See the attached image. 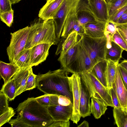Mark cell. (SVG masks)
<instances>
[{
	"mask_svg": "<svg viewBox=\"0 0 127 127\" xmlns=\"http://www.w3.org/2000/svg\"><path fill=\"white\" fill-rule=\"evenodd\" d=\"M68 72L64 69L49 70L37 75V88L45 94L65 96L73 105V93L68 78Z\"/></svg>",
	"mask_w": 127,
	"mask_h": 127,
	"instance_id": "6da1fadb",
	"label": "cell"
},
{
	"mask_svg": "<svg viewBox=\"0 0 127 127\" xmlns=\"http://www.w3.org/2000/svg\"><path fill=\"white\" fill-rule=\"evenodd\" d=\"M17 117L30 127H48L54 121L47 107L40 104L35 98H28L17 108Z\"/></svg>",
	"mask_w": 127,
	"mask_h": 127,
	"instance_id": "7a4b0ae2",
	"label": "cell"
},
{
	"mask_svg": "<svg viewBox=\"0 0 127 127\" xmlns=\"http://www.w3.org/2000/svg\"><path fill=\"white\" fill-rule=\"evenodd\" d=\"M57 36L53 19L43 21L40 18L35 20L30 26V30L25 49H30L37 44L46 43L57 45Z\"/></svg>",
	"mask_w": 127,
	"mask_h": 127,
	"instance_id": "3957f363",
	"label": "cell"
},
{
	"mask_svg": "<svg viewBox=\"0 0 127 127\" xmlns=\"http://www.w3.org/2000/svg\"><path fill=\"white\" fill-rule=\"evenodd\" d=\"M91 97L103 101L107 106H114L109 89L105 87L91 71L80 74Z\"/></svg>",
	"mask_w": 127,
	"mask_h": 127,
	"instance_id": "277c9868",
	"label": "cell"
},
{
	"mask_svg": "<svg viewBox=\"0 0 127 127\" xmlns=\"http://www.w3.org/2000/svg\"><path fill=\"white\" fill-rule=\"evenodd\" d=\"M107 39L105 35L99 38H93L85 34L82 36L83 45L94 66L105 59Z\"/></svg>",
	"mask_w": 127,
	"mask_h": 127,
	"instance_id": "5b68a950",
	"label": "cell"
},
{
	"mask_svg": "<svg viewBox=\"0 0 127 127\" xmlns=\"http://www.w3.org/2000/svg\"><path fill=\"white\" fill-rule=\"evenodd\" d=\"M29 30L30 27L27 26L10 33V42L6 49L10 63L15 64L19 54L25 49Z\"/></svg>",
	"mask_w": 127,
	"mask_h": 127,
	"instance_id": "8992f818",
	"label": "cell"
},
{
	"mask_svg": "<svg viewBox=\"0 0 127 127\" xmlns=\"http://www.w3.org/2000/svg\"><path fill=\"white\" fill-rule=\"evenodd\" d=\"M82 39V36L79 39L80 45L78 56L66 70L69 72L80 74L91 71L94 66L88 54L83 47Z\"/></svg>",
	"mask_w": 127,
	"mask_h": 127,
	"instance_id": "52a82bcc",
	"label": "cell"
},
{
	"mask_svg": "<svg viewBox=\"0 0 127 127\" xmlns=\"http://www.w3.org/2000/svg\"><path fill=\"white\" fill-rule=\"evenodd\" d=\"M73 93V112L71 120L77 124L81 117L79 111L81 76L80 74L73 73L68 77Z\"/></svg>",
	"mask_w": 127,
	"mask_h": 127,
	"instance_id": "ba28073f",
	"label": "cell"
},
{
	"mask_svg": "<svg viewBox=\"0 0 127 127\" xmlns=\"http://www.w3.org/2000/svg\"><path fill=\"white\" fill-rule=\"evenodd\" d=\"M78 21L83 27L90 23L98 20L92 12L87 0H80L76 10Z\"/></svg>",
	"mask_w": 127,
	"mask_h": 127,
	"instance_id": "9c48e42d",
	"label": "cell"
},
{
	"mask_svg": "<svg viewBox=\"0 0 127 127\" xmlns=\"http://www.w3.org/2000/svg\"><path fill=\"white\" fill-rule=\"evenodd\" d=\"M72 0H64L60 7L53 18L56 35L59 40L63 26L69 11Z\"/></svg>",
	"mask_w": 127,
	"mask_h": 127,
	"instance_id": "30bf717a",
	"label": "cell"
},
{
	"mask_svg": "<svg viewBox=\"0 0 127 127\" xmlns=\"http://www.w3.org/2000/svg\"><path fill=\"white\" fill-rule=\"evenodd\" d=\"M73 108L72 104L66 106L58 105L47 107L49 114L55 121H69L72 116Z\"/></svg>",
	"mask_w": 127,
	"mask_h": 127,
	"instance_id": "8fae6325",
	"label": "cell"
},
{
	"mask_svg": "<svg viewBox=\"0 0 127 127\" xmlns=\"http://www.w3.org/2000/svg\"><path fill=\"white\" fill-rule=\"evenodd\" d=\"M52 45L46 43L40 44L31 48V66H36L45 61L49 55Z\"/></svg>",
	"mask_w": 127,
	"mask_h": 127,
	"instance_id": "7c38bea8",
	"label": "cell"
},
{
	"mask_svg": "<svg viewBox=\"0 0 127 127\" xmlns=\"http://www.w3.org/2000/svg\"><path fill=\"white\" fill-rule=\"evenodd\" d=\"M92 12L99 20L107 22L109 20L108 4L105 0H87Z\"/></svg>",
	"mask_w": 127,
	"mask_h": 127,
	"instance_id": "4fadbf2b",
	"label": "cell"
},
{
	"mask_svg": "<svg viewBox=\"0 0 127 127\" xmlns=\"http://www.w3.org/2000/svg\"><path fill=\"white\" fill-rule=\"evenodd\" d=\"M64 0H47L46 4L40 9L38 17L44 21L53 19Z\"/></svg>",
	"mask_w": 127,
	"mask_h": 127,
	"instance_id": "5bb4252c",
	"label": "cell"
},
{
	"mask_svg": "<svg viewBox=\"0 0 127 127\" xmlns=\"http://www.w3.org/2000/svg\"><path fill=\"white\" fill-rule=\"evenodd\" d=\"M80 91L79 111L81 117L84 118L90 116L91 113L90 103L91 96L81 77Z\"/></svg>",
	"mask_w": 127,
	"mask_h": 127,
	"instance_id": "9a60e30c",
	"label": "cell"
},
{
	"mask_svg": "<svg viewBox=\"0 0 127 127\" xmlns=\"http://www.w3.org/2000/svg\"><path fill=\"white\" fill-rule=\"evenodd\" d=\"M114 85L121 108L127 110V89L123 82L118 65L116 68Z\"/></svg>",
	"mask_w": 127,
	"mask_h": 127,
	"instance_id": "2e32d148",
	"label": "cell"
},
{
	"mask_svg": "<svg viewBox=\"0 0 127 127\" xmlns=\"http://www.w3.org/2000/svg\"><path fill=\"white\" fill-rule=\"evenodd\" d=\"M106 22L98 20L86 24L83 27L85 34L93 38L104 36Z\"/></svg>",
	"mask_w": 127,
	"mask_h": 127,
	"instance_id": "e0dca14e",
	"label": "cell"
},
{
	"mask_svg": "<svg viewBox=\"0 0 127 127\" xmlns=\"http://www.w3.org/2000/svg\"><path fill=\"white\" fill-rule=\"evenodd\" d=\"M80 45L79 39L78 42L69 49L65 54L60 56L58 60L62 67L66 70L74 62L79 54Z\"/></svg>",
	"mask_w": 127,
	"mask_h": 127,
	"instance_id": "ac0fdd59",
	"label": "cell"
},
{
	"mask_svg": "<svg viewBox=\"0 0 127 127\" xmlns=\"http://www.w3.org/2000/svg\"><path fill=\"white\" fill-rule=\"evenodd\" d=\"M30 67L20 69L12 78L14 80L16 89V97L25 91Z\"/></svg>",
	"mask_w": 127,
	"mask_h": 127,
	"instance_id": "d6986e66",
	"label": "cell"
},
{
	"mask_svg": "<svg viewBox=\"0 0 127 127\" xmlns=\"http://www.w3.org/2000/svg\"><path fill=\"white\" fill-rule=\"evenodd\" d=\"M77 7L72 6L69 9L65 21L61 35V37L65 39L73 30L76 21L77 20L76 15Z\"/></svg>",
	"mask_w": 127,
	"mask_h": 127,
	"instance_id": "ffe728a7",
	"label": "cell"
},
{
	"mask_svg": "<svg viewBox=\"0 0 127 127\" xmlns=\"http://www.w3.org/2000/svg\"><path fill=\"white\" fill-rule=\"evenodd\" d=\"M20 69V67L15 64L7 63L0 61V75L3 80V84H6Z\"/></svg>",
	"mask_w": 127,
	"mask_h": 127,
	"instance_id": "44dd1931",
	"label": "cell"
},
{
	"mask_svg": "<svg viewBox=\"0 0 127 127\" xmlns=\"http://www.w3.org/2000/svg\"><path fill=\"white\" fill-rule=\"evenodd\" d=\"M111 47L109 48H106L105 59L107 61L119 63L124 50L112 40L111 41Z\"/></svg>",
	"mask_w": 127,
	"mask_h": 127,
	"instance_id": "7402d4cb",
	"label": "cell"
},
{
	"mask_svg": "<svg viewBox=\"0 0 127 127\" xmlns=\"http://www.w3.org/2000/svg\"><path fill=\"white\" fill-rule=\"evenodd\" d=\"M107 61L105 59L95 65L91 71L96 78L106 88H107L106 79V72Z\"/></svg>",
	"mask_w": 127,
	"mask_h": 127,
	"instance_id": "603a6c76",
	"label": "cell"
},
{
	"mask_svg": "<svg viewBox=\"0 0 127 127\" xmlns=\"http://www.w3.org/2000/svg\"><path fill=\"white\" fill-rule=\"evenodd\" d=\"M107 105L102 100L91 97L90 109L91 113L95 118L98 119L105 113L107 109Z\"/></svg>",
	"mask_w": 127,
	"mask_h": 127,
	"instance_id": "cb8c5ba5",
	"label": "cell"
},
{
	"mask_svg": "<svg viewBox=\"0 0 127 127\" xmlns=\"http://www.w3.org/2000/svg\"><path fill=\"white\" fill-rule=\"evenodd\" d=\"M118 63L107 61L106 72V79L107 88L113 87L116 76V68Z\"/></svg>",
	"mask_w": 127,
	"mask_h": 127,
	"instance_id": "d4e9b609",
	"label": "cell"
},
{
	"mask_svg": "<svg viewBox=\"0 0 127 127\" xmlns=\"http://www.w3.org/2000/svg\"><path fill=\"white\" fill-rule=\"evenodd\" d=\"M78 34L77 32L73 30L70 33L64 41L60 56L65 54L69 49L78 42Z\"/></svg>",
	"mask_w": 127,
	"mask_h": 127,
	"instance_id": "484cf974",
	"label": "cell"
},
{
	"mask_svg": "<svg viewBox=\"0 0 127 127\" xmlns=\"http://www.w3.org/2000/svg\"><path fill=\"white\" fill-rule=\"evenodd\" d=\"M31 48L25 49L19 54L15 64L21 69L29 67L31 66Z\"/></svg>",
	"mask_w": 127,
	"mask_h": 127,
	"instance_id": "4316f807",
	"label": "cell"
},
{
	"mask_svg": "<svg viewBox=\"0 0 127 127\" xmlns=\"http://www.w3.org/2000/svg\"><path fill=\"white\" fill-rule=\"evenodd\" d=\"M113 115L115 123L118 127H127V110L114 108Z\"/></svg>",
	"mask_w": 127,
	"mask_h": 127,
	"instance_id": "83f0119b",
	"label": "cell"
},
{
	"mask_svg": "<svg viewBox=\"0 0 127 127\" xmlns=\"http://www.w3.org/2000/svg\"><path fill=\"white\" fill-rule=\"evenodd\" d=\"M0 92L7 97L9 101L14 100L16 97V89L14 80L11 79L6 84L3 85Z\"/></svg>",
	"mask_w": 127,
	"mask_h": 127,
	"instance_id": "f1b7e54d",
	"label": "cell"
},
{
	"mask_svg": "<svg viewBox=\"0 0 127 127\" xmlns=\"http://www.w3.org/2000/svg\"><path fill=\"white\" fill-rule=\"evenodd\" d=\"M127 3V0H113L108 4L110 18Z\"/></svg>",
	"mask_w": 127,
	"mask_h": 127,
	"instance_id": "f546056e",
	"label": "cell"
},
{
	"mask_svg": "<svg viewBox=\"0 0 127 127\" xmlns=\"http://www.w3.org/2000/svg\"><path fill=\"white\" fill-rule=\"evenodd\" d=\"M32 67H30L29 73L26 82L25 91L33 89L37 86L36 78L37 75L34 74Z\"/></svg>",
	"mask_w": 127,
	"mask_h": 127,
	"instance_id": "4dcf8cb0",
	"label": "cell"
},
{
	"mask_svg": "<svg viewBox=\"0 0 127 127\" xmlns=\"http://www.w3.org/2000/svg\"><path fill=\"white\" fill-rule=\"evenodd\" d=\"M14 11H11L0 13V20L8 27H10L13 23Z\"/></svg>",
	"mask_w": 127,
	"mask_h": 127,
	"instance_id": "1f68e13d",
	"label": "cell"
},
{
	"mask_svg": "<svg viewBox=\"0 0 127 127\" xmlns=\"http://www.w3.org/2000/svg\"><path fill=\"white\" fill-rule=\"evenodd\" d=\"M15 114L13 108L9 107V109L0 115V127L9 122L11 118Z\"/></svg>",
	"mask_w": 127,
	"mask_h": 127,
	"instance_id": "d6a6232c",
	"label": "cell"
},
{
	"mask_svg": "<svg viewBox=\"0 0 127 127\" xmlns=\"http://www.w3.org/2000/svg\"><path fill=\"white\" fill-rule=\"evenodd\" d=\"M111 39L127 52V44L117 29L111 37Z\"/></svg>",
	"mask_w": 127,
	"mask_h": 127,
	"instance_id": "836d02e7",
	"label": "cell"
},
{
	"mask_svg": "<svg viewBox=\"0 0 127 127\" xmlns=\"http://www.w3.org/2000/svg\"><path fill=\"white\" fill-rule=\"evenodd\" d=\"M8 98L2 92H0V115L9 109L8 104Z\"/></svg>",
	"mask_w": 127,
	"mask_h": 127,
	"instance_id": "e575fe53",
	"label": "cell"
},
{
	"mask_svg": "<svg viewBox=\"0 0 127 127\" xmlns=\"http://www.w3.org/2000/svg\"><path fill=\"white\" fill-rule=\"evenodd\" d=\"M111 95L114 108H121V106L115 90L114 83L113 87L109 89Z\"/></svg>",
	"mask_w": 127,
	"mask_h": 127,
	"instance_id": "d590c367",
	"label": "cell"
},
{
	"mask_svg": "<svg viewBox=\"0 0 127 127\" xmlns=\"http://www.w3.org/2000/svg\"><path fill=\"white\" fill-rule=\"evenodd\" d=\"M117 30L116 23L109 20L106 22L105 29V34H108L111 37Z\"/></svg>",
	"mask_w": 127,
	"mask_h": 127,
	"instance_id": "8d00e7d4",
	"label": "cell"
},
{
	"mask_svg": "<svg viewBox=\"0 0 127 127\" xmlns=\"http://www.w3.org/2000/svg\"><path fill=\"white\" fill-rule=\"evenodd\" d=\"M12 4L10 0H0V13L12 10Z\"/></svg>",
	"mask_w": 127,
	"mask_h": 127,
	"instance_id": "74e56055",
	"label": "cell"
},
{
	"mask_svg": "<svg viewBox=\"0 0 127 127\" xmlns=\"http://www.w3.org/2000/svg\"><path fill=\"white\" fill-rule=\"evenodd\" d=\"M117 29L127 44V23L116 24Z\"/></svg>",
	"mask_w": 127,
	"mask_h": 127,
	"instance_id": "f35d334b",
	"label": "cell"
},
{
	"mask_svg": "<svg viewBox=\"0 0 127 127\" xmlns=\"http://www.w3.org/2000/svg\"><path fill=\"white\" fill-rule=\"evenodd\" d=\"M127 11V3L111 17L109 20L116 23L120 18Z\"/></svg>",
	"mask_w": 127,
	"mask_h": 127,
	"instance_id": "ab89813d",
	"label": "cell"
},
{
	"mask_svg": "<svg viewBox=\"0 0 127 127\" xmlns=\"http://www.w3.org/2000/svg\"><path fill=\"white\" fill-rule=\"evenodd\" d=\"M35 98L37 101L42 105L47 107L49 106L50 95L45 94Z\"/></svg>",
	"mask_w": 127,
	"mask_h": 127,
	"instance_id": "60d3db41",
	"label": "cell"
},
{
	"mask_svg": "<svg viewBox=\"0 0 127 127\" xmlns=\"http://www.w3.org/2000/svg\"><path fill=\"white\" fill-rule=\"evenodd\" d=\"M9 123L12 127H30L17 117L15 119H11Z\"/></svg>",
	"mask_w": 127,
	"mask_h": 127,
	"instance_id": "b9f144b4",
	"label": "cell"
},
{
	"mask_svg": "<svg viewBox=\"0 0 127 127\" xmlns=\"http://www.w3.org/2000/svg\"><path fill=\"white\" fill-rule=\"evenodd\" d=\"M118 66L123 82L127 89V71L119 64Z\"/></svg>",
	"mask_w": 127,
	"mask_h": 127,
	"instance_id": "7bdbcfd3",
	"label": "cell"
},
{
	"mask_svg": "<svg viewBox=\"0 0 127 127\" xmlns=\"http://www.w3.org/2000/svg\"><path fill=\"white\" fill-rule=\"evenodd\" d=\"M70 121H54L48 127H69Z\"/></svg>",
	"mask_w": 127,
	"mask_h": 127,
	"instance_id": "ee69618b",
	"label": "cell"
},
{
	"mask_svg": "<svg viewBox=\"0 0 127 127\" xmlns=\"http://www.w3.org/2000/svg\"><path fill=\"white\" fill-rule=\"evenodd\" d=\"M73 30L76 31L78 35L82 37L85 34L83 27L81 25L78 21V20L75 22L73 27Z\"/></svg>",
	"mask_w": 127,
	"mask_h": 127,
	"instance_id": "f6af8a7d",
	"label": "cell"
},
{
	"mask_svg": "<svg viewBox=\"0 0 127 127\" xmlns=\"http://www.w3.org/2000/svg\"><path fill=\"white\" fill-rule=\"evenodd\" d=\"M58 102L59 105L63 106H66L68 105L71 104H72L69 98L62 95H59Z\"/></svg>",
	"mask_w": 127,
	"mask_h": 127,
	"instance_id": "bcb514c9",
	"label": "cell"
},
{
	"mask_svg": "<svg viewBox=\"0 0 127 127\" xmlns=\"http://www.w3.org/2000/svg\"><path fill=\"white\" fill-rule=\"evenodd\" d=\"M58 95H50L49 106H54L59 105L58 102Z\"/></svg>",
	"mask_w": 127,
	"mask_h": 127,
	"instance_id": "7dc6e473",
	"label": "cell"
},
{
	"mask_svg": "<svg viewBox=\"0 0 127 127\" xmlns=\"http://www.w3.org/2000/svg\"><path fill=\"white\" fill-rule=\"evenodd\" d=\"M127 23V11L118 19L116 24H120Z\"/></svg>",
	"mask_w": 127,
	"mask_h": 127,
	"instance_id": "c3c4849f",
	"label": "cell"
},
{
	"mask_svg": "<svg viewBox=\"0 0 127 127\" xmlns=\"http://www.w3.org/2000/svg\"><path fill=\"white\" fill-rule=\"evenodd\" d=\"M119 64L127 71V60H123Z\"/></svg>",
	"mask_w": 127,
	"mask_h": 127,
	"instance_id": "681fc988",
	"label": "cell"
},
{
	"mask_svg": "<svg viewBox=\"0 0 127 127\" xmlns=\"http://www.w3.org/2000/svg\"><path fill=\"white\" fill-rule=\"evenodd\" d=\"M78 127H89V124L86 121H84L82 123L79 125Z\"/></svg>",
	"mask_w": 127,
	"mask_h": 127,
	"instance_id": "f907efd6",
	"label": "cell"
},
{
	"mask_svg": "<svg viewBox=\"0 0 127 127\" xmlns=\"http://www.w3.org/2000/svg\"><path fill=\"white\" fill-rule=\"evenodd\" d=\"M22 0H10L12 4H14L18 3Z\"/></svg>",
	"mask_w": 127,
	"mask_h": 127,
	"instance_id": "816d5d0a",
	"label": "cell"
},
{
	"mask_svg": "<svg viewBox=\"0 0 127 127\" xmlns=\"http://www.w3.org/2000/svg\"><path fill=\"white\" fill-rule=\"evenodd\" d=\"M112 0H105L106 2L108 4L110 3Z\"/></svg>",
	"mask_w": 127,
	"mask_h": 127,
	"instance_id": "f5cc1de1",
	"label": "cell"
},
{
	"mask_svg": "<svg viewBox=\"0 0 127 127\" xmlns=\"http://www.w3.org/2000/svg\"></svg>",
	"mask_w": 127,
	"mask_h": 127,
	"instance_id": "db71d44e",
	"label": "cell"
}]
</instances>
